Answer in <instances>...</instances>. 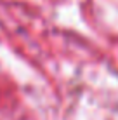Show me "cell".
I'll list each match as a JSON object with an SVG mask.
<instances>
[]
</instances>
